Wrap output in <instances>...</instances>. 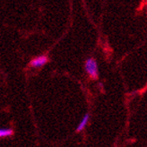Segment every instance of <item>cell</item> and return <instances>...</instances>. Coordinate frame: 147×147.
I'll use <instances>...</instances> for the list:
<instances>
[{
  "label": "cell",
  "instance_id": "1",
  "mask_svg": "<svg viewBox=\"0 0 147 147\" xmlns=\"http://www.w3.org/2000/svg\"><path fill=\"white\" fill-rule=\"evenodd\" d=\"M85 71L91 78H98V65L94 58L90 57L85 61Z\"/></svg>",
  "mask_w": 147,
  "mask_h": 147
},
{
  "label": "cell",
  "instance_id": "4",
  "mask_svg": "<svg viewBox=\"0 0 147 147\" xmlns=\"http://www.w3.org/2000/svg\"><path fill=\"white\" fill-rule=\"evenodd\" d=\"M13 130L11 128H0V137H7L13 135Z\"/></svg>",
  "mask_w": 147,
  "mask_h": 147
},
{
  "label": "cell",
  "instance_id": "3",
  "mask_svg": "<svg viewBox=\"0 0 147 147\" xmlns=\"http://www.w3.org/2000/svg\"><path fill=\"white\" fill-rule=\"evenodd\" d=\"M89 117H90V115L89 113H86L84 117L82 119V120H81V122L79 123V125L77 126L76 127V132H81L82 130H84V128L86 127V125L88 123V121H89Z\"/></svg>",
  "mask_w": 147,
  "mask_h": 147
},
{
  "label": "cell",
  "instance_id": "2",
  "mask_svg": "<svg viewBox=\"0 0 147 147\" xmlns=\"http://www.w3.org/2000/svg\"><path fill=\"white\" fill-rule=\"evenodd\" d=\"M48 62V57L47 56H44V55H41V56H39L31 61L30 65L31 67H33V68H40L41 67H43L44 65Z\"/></svg>",
  "mask_w": 147,
  "mask_h": 147
}]
</instances>
